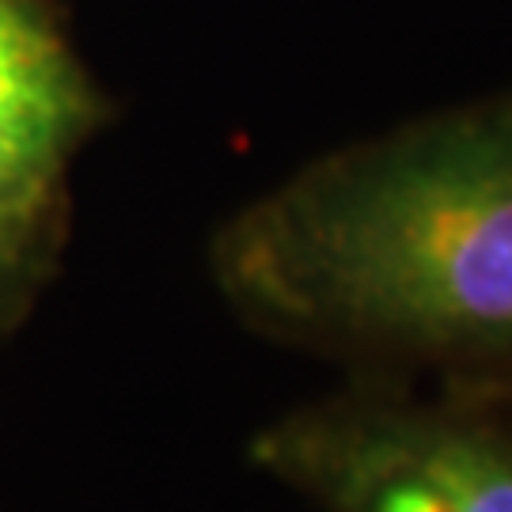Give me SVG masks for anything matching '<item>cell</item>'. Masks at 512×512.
<instances>
[{"label":"cell","mask_w":512,"mask_h":512,"mask_svg":"<svg viewBox=\"0 0 512 512\" xmlns=\"http://www.w3.org/2000/svg\"><path fill=\"white\" fill-rule=\"evenodd\" d=\"M213 277L293 342L512 372V92L311 160L220 228Z\"/></svg>","instance_id":"obj_1"},{"label":"cell","mask_w":512,"mask_h":512,"mask_svg":"<svg viewBox=\"0 0 512 512\" xmlns=\"http://www.w3.org/2000/svg\"><path fill=\"white\" fill-rule=\"evenodd\" d=\"M255 463L327 512H512V440L403 406H323L255 437Z\"/></svg>","instance_id":"obj_2"},{"label":"cell","mask_w":512,"mask_h":512,"mask_svg":"<svg viewBox=\"0 0 512 512\" xmlns=\"http://www.w3.org/2000/svg\"><path fill=\"white\" fill-rule=\"evenodd\" d=\"M99 118L88 76L38 0H0V239L42 232Z\"/></svg>","instance_id":"obj_3"},{"label":"cell","mask_w":512,"mask_h":512,"mask_svg":"<svg viewBox=\"0 0 512 512\" xmlns=\"http://www.w3.org/2000/svg\"><path fill=\"white\" fill-rule=\"evenodd\" d=\"M23 251H27V247H16V243L0 239V304H4V293H8V285H12V277H16V266Z\"/></svg>","instance_id":"obj_4"}]
</instances>
